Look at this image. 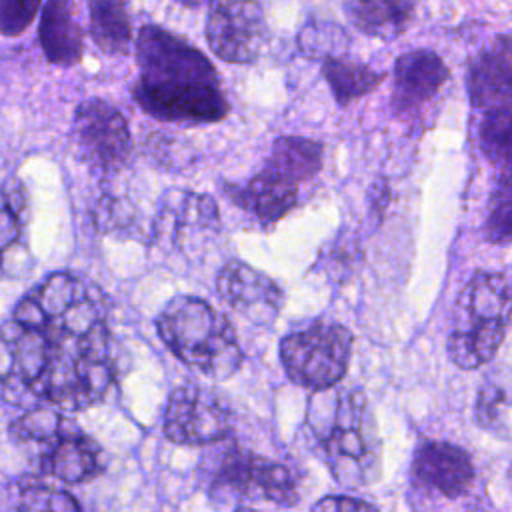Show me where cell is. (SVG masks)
Wrapping results in <instances>:
<instances>
[{
	"instance_id": "3",
	"label": "cell",
	"mask_w": 512,
	"mask_h": 512,
	"mask_svg": "<svg viewBox=\"0 0 512 512\" xmlns=\"http://www.w3.org/2000/svg\"><path fill=\"white\" fill-rule=\"evenodd\" d=\"M156 330L180 362L210 380L232 378L244 362L234 326L204 298L174 296L158 314Z\"/></svg>"
},
{
	"instance_id": "29",
	"label": "cell",
	"mask_w": 512,
	"mask_h": 512,
	"mask_svg": "<svg viewBox=\"0 0 512 512\" xmlns=\"http://www.w3.org/2000/svg\"><path fill=\"white\" fill-rule=\"evenodd\" d=\"M180 4H184V6H190V8H196V6H202L204 2H208V0H178Z\"/></svg>"
},
{
	"instance_id": "8",
	"label": "cell",
	"mask_w": 512,
	"mask_h": 512,
	"mask_svg": "<svg viewBox=\"0 0 512 512\" xmlns=\"http://www.w3.org/2000/svg\"><path fill=\"white\" fill-rule=\"evenodd\" d=\"M76 156L96 174L120 172L132 156V134L122 112L102 98L78 104L72 122Z\"/></svg>"
},
{
	"instance_id": "26",
	"label": "cell",
	"mask_w": 512,
	"mask_h": 512,
	"mask_svg": "<svg viewBox=\"0 0 512 512\" xmlns=\"http://www.w3.org/2000/svg\"><path fill=\"white\" fill-rule=\"evenodd\" d=\"M18 510H80L82 506L78 500L68 494L66 490H60L56 486H50L36 478H22L18 482Z\"/></svg>"
},
{
	"instance_id": "15",
	"label": "cell",
	"mask_w": 512,
	"mask_h": 512,
	"mask_svg": "<svg viewBox=\"0 0 512 512\" xmlns=\"http://www.w3.org/2000/svg\"><path fill=\"white\" fill-rule=\"evenodd\" d=\"M226 196L264 228L282 220L298 202V182L264 164L246 184H224Z\"/></svg>"
},
{
	"instance_id": "18",
	"label": "cell",
	"mask_w": 512,
	"mask_h": 512,
	"mask_svg": "<svg viewBox=\"0 0 512 512\" xmlns=\"http://www.w3.org/2000/svg\"><path fill=\"white\" fill-rule=\"evenodd\" d=\"M348 20L364 34L394 40L410 24L414 0H342Z\"/></svg>"
},
{
	"instance_id": "9",
	"label": "cell",
	"mask_w": 512,
	"mask_h": 512,
	"mask_svg": "<svg viewBox=\"0 0 512 512\" xmlns=\"http://www.w3.org/2000/svg\"><path fill=\"white\" fill-rule=\"evenodd\" d=\"M232 412L220 394L198 384L172 390L164 410V436L182 446H208L230 436Z\"/></svg>"
},
{
	"instance_id": "10",
	"label": "cell",
	"mask_w": 512,
	"mask_h": 512,
	"mask_svg": "<svg viewBox=\"0 0 512 512\" xmlns=\"http://www.w3.org/2000/svg\"><path fill=\"white\" fill-rule=\"evenodd\" d=\"M206 40L224 62H254L266 42L260 4L256 0H212L206 18Z\"/></svg>"
},
{
	"instance_id": "1",
	"label": "cell",
	"mask_w": 512,
	"mask_h": 512,
	"mask_svg": "<svg viewBox=\"0 0 512 512\" xmlns=\"http://www.w3.org/2000/svg\"><path fill=\"white\" fill-rule=\"evenodd\" d=\"M110 300L86 276L60 270L34 284L0 326V386L26 408L88 410L120 374Z\"/></svg>"
},
{
	"instance_id": "2",
	"label": "cell",
	"mask_w": 512,
	"mask_h": 512,
	"mask_svg": "<svg viewBox=\"0 0 512 512\" xmlns=\"http://www.w3.org/2000/svg\"><path fill=\"white\" fill-rule=\"evenodd\" d=\"M136 62L132 98L148 116L170 124H214L228 116L216 68L188 40L146 24L136 38Z\"/></svg>"
},
{
	"instance_id": "19",
	"label": "cell",
	"mask_w": 512,
	"mask_h": 512,
	"mask_svg": "<svg viewBox=\"0 0 512 512\" xmlns=\"http://www.w3.org/2000/svg\"><path fill=\"white\" fill-rule=\"evenodd\" d=\"M90 34L94 44L108 56H124L130 50L132 28L126 0H86Z\"/></svg>"
},
{
	"instance_id": "5",
	"label": "cell",
	"mask_w": 512,
	"mask_h": 512,
	"mask_svg": "<svg viewBox=\"0 0 512 512\" xmlns=\"http://www.w3.org/2000/svg\"><path fill=\"white\" fill-rule=\"evenodd\" d=\"M512 320V288L502 274L478 270L462 286L452 308L448 358L464 370L488 364Z\"/></svg>"
},
{
	"instance_id": "21",
	"label": "cell",
	"mask_w": 512,
	"mask_h": 512,
	"mask_svg": "<svg viewBox=\"0 0 512 512\" xmlns=\"http://www.w3.org/2000/svg\"><path fill=\"white\" fill-rule=\"evenodd\" d=\"M322 76L328 82L336 104L342 108L376 90L380 82L386 78V74L376 72L362 62H354L340 56L324 58Z\"/></svg>"
},
{
	"instance_id": "17",
	"label": "cell",
	"mask_w": 512,
	"mask_h": 512,
	"mask_svg": "<svg viewBox=\"0 0 512 512\" xmlns=\"http://www.w3.org/2000/svg\"><path fill=\"white\" fill-rule=\"evenodd\" d=\"M38 40L50 64L68 68L80 62L84 36L74 0H46L40 14Z\"/></svg>"
},
{
	"instance_id": "7",
	"label": "cell",
	"mask_w": 512,
	"mask_h": 512,
	"mask_svg": "<svg viewBox=\"0 0 512 512\" xmlns=\"http://www.w3.org/2000/svg\"><path fill=\"white\" fill-rule=\"evenodd\" d=\"M352 332L334 322H314L280 342V360L288 378L312 392L336 386L348 372Z\"/></svg>"
},
{
	"instance_id": "20",
	"label": "cell",
	"mask_w": 512,
	"mask_h": 512,
	"mask_svg": "<svg viewBox=\"0 0 512 512\" xmlns=\"http://www.w3.org/2000/svg\"><path fill=\"white\" fill-rule=\"evenodd\" d=\"M476 422L494 434L512 436V370L488 374L476 394Z\"/></svg>"
},
{
	"instance_id": "11",
	"label": "cell",
	"mask_w": 512,
	"mask_h": 512,
	"mask_svg": "<svg viewBox=\"0 0 512 512\" xmlns=\"http://www.w3.org/2000/svg\"><path fill=\"white\" fill-rule=\"evenodd\" d=\"M34 446L40 472L64 484H84L104 472L102 448L68 418Z\"/></svg>"
},
{
	"instance_id": "23",
	"label": "cell",
	"mask_w": 512,
	"mask_h": 512,
	"mask_svg": "<svg viewBox=\"0 0 512 512\" xmlns=\"http://www.w3.org/2000/svg\"><path fill=\"white\" fill-rule=\"evenodd\" d=\"M28 208L26 186L18 178H8L0 186V274L10 250L24 242Z\"/></svg>"
},
{
	"instance_id": "4",
	"label": "cell",
	"mask_w": 512,
	"mask_h": 512,
	"mask_svg": "<svg viewBox=\"0 0 512 512\" xmlns=\"http://www.w3.org/2000/svg\"><path fill=\"white\" fill-rule=\"evenodd\" d=\"M332 476L350 488L374 484L382 474V440L366 396L348 390L332 398L326 420L308 418Z\"/></svg>"
},
{
	"instance_id": "6",
	"label": "cell",
	"mask_w": 512,
	"mask_h": 512,
	"mask_svg": "<svg viewBox=\"0 0 512 512\" xmlns=\"http://www.w3.org/2000/svg\"><path fill=\"white\" fill-rule=\"evenodd\" d=\"M210 498L218 506L286 508L298 502V480L286 464L230 444L212 470Z\"/></svg>"
},
{
	"instance_id": "28",
	"label": "cell",
	"mask_w": 512,
	"mask_h": 512,
	"mask_svg": "<svg viewBox=\"0 0 512 512\" xmlns=\"http://www.w3.org/2000/svg\"><path fill=\"white\" fill-rule=\"evenodd\" d=\"M312 508L338 512V510H374L376 506L370 504L368 500H360V498H352V496H324Z\"/></svg>"
},
{
	"instance_id": "24",
	"label": "cell",
	"mask_w": 512,
	"mask_h": 512,
	"mask_svg": "<svg viewBox=\"0 0 512 512\" xmlns=\"http://www.w3.org/2000/svg\"><path fill=\"white\" fill-rule=\"evenodd\" d=\"M478 140L492 164L512 172V106L486 110L478 128Z\"/></svg>"
},
{
	"instance_id": "13",
	"label": "cell",
	"mask_w": 512,
	"mask_h": 512,
	"mask_svg": "<svg viewBox=\"0 0 512 512\" xmlns=\"http://www.w3.org/2000/svg\"><path fill=\"white\" fill-rule=\"evenodd\" d=\"M410 474L416 486L440 494L442 498L456 500L470 488L474 480V464L464 448L442 440H430L414 452Z\"/></svg>"
},
{
	"instance_id": "14",
	"label": "cell",
	"mask_w": 512,
	"mask_h": 512,
	"mask_svg": "<svg viewBox=\"0 0 512 512\" xmlns=\"http://www.w3.org/2000/svg\"><path fill=\"white\" fill-rule=\"evenodd\" d=\"M450 72L442 58L432 50H410L394 62V84L390 106L398 118H408L420 112L440 88Z\"/></svg>"
},
{
	"instance_id": "25",
	"label": "cell",
	"mask_w": 512,
	"mask_h": 512,
	"mask_svg": "<svg viewBox=\"0 0 512 512\" xmlns=\"http://www.w3.org/2000/svg\"><path fill=\"white\" fill-rule=\"evenodd\" d=\"M484 236L492 244L512 242V172H504L488 198Z\"/></svg>"
},
{
	"instance_id": "16",
	"label": "cell",
	"mask_w": 512,
	"mask_h": 512,
	"mask_svg": "<svg viewBox=\"0 0 512 512\" xmlns=\"http://www.w3.org/2000/svg\"><path fill=\"white\" fill-rule=\"evenodd\" d=\"M468 96L472 106L492 110L512 106V36L490 40L470 62Z\"/></svg>"
},
{
	"instance_id": "12",
	"label": "cell",
	"mask_w": 512,
	"mask_h": 512,
	"mask_svg": "<svg viewBox=\"0 0 512 512\" xmlns=\"http://www.w3.org/2000/svg\"><path fill=\"white\" fill-rule=\"evenodd\" d=\"M218 296L252 324H272L284 306V290L242 260L226 262L216 276Z\"/></svg>"
},
{
	"instance_id": "27",
	"label": "cell",
	"mask_w": 512,
	"mask_h": 512,
	"mask_svg": "<svg viewBox=\"0 0 512 512\" xmlns=\"http://www.w3.org/2000/svg\"><path fill=\"white\" fill-rule=\"evenodd\" d=\"M42 0H0V34L20 36L36 18Z\"/></svg>"
},
{
	"instance_id": "22",
	"label": "cell",
	"mask_w": 512,
	"mask_h": 512,
	"mask_svg": "<svg viewBox=\"0 0 512 512\" xmlns=\"http://www.w3.org/2000/svg\"><path fill=\"white\" fill-rule=\"evenodd\" d=\"M322 158L324 148L320 142L302 136H280L272 142L266 164L300 184L320 172Z\"/></svg>"
}]
</instances>
